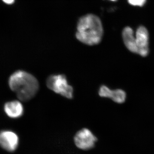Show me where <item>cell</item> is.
Returning <instances> with one entry per match:
<instances>
[{
	"instance_id": "obj_3",
	"label": "cell",
	"mask_w": 154,
	"mask_h": 154,
	"mask_svg": "<svg viewBox=\"0 0 154 154\" xmlns=\"http://www.w3.org/2000/svg\"><path fill=\"white\" fill-rule=\"evenodd\" d=\"M46 86L56 94L72 99L73 97V89L69 85L66 76L62 74L52 75L46 80Z\"/></svg>"
},
{
	"instance_id": "obj_5",
	"label": "cell",
	"mask_w": 154,
	"mask_h": 154,
	"mask_svg": "<svg viewBox=\"0 0 154 154\" xmlns=\"http://www.w3.org/2000/svg\"><path fill=\"white\" fill-rule=\"evenodd\" d=\"M19 144V137L14 131L4 130L0 132V146L5 150L14 152L17 150Z\"/></svg>"
},
{
	"instance_id": "obj_11",
	"label": "cell",
	"mask_w": 154,
	"mask_h": 154,
	"mask_svg": "<svg viewBox=\"0 0 154 154\" xmlns=\"http://www.w3.org/2000/svg\"><path fill=\"white\" fill-rule=\"evenodd\" d=\"M2 1L6 4L11 5L14 2L15 0H2Z\"/></svg>"
},
{
	"instance_id": "obj_2",
	"label": "cell",
	"mask_w": 154,
	"mask_h": 154,
	"mask_svg": "<svg viewBox=\"0 0 154 154\" xmlns=\"http://www.w3.org/2000/svg\"><path fill=\"white\" fill-rule=\"evenodd\" d=\"M9 85L18 99L23 102L33 99L38 93L39 87L38 80L34 76L22 70L17 71L11 75Z\"/></svg>"
},
{
	"instance_id": "obj_7",
	"label": "cell",
	"mask_w": 154,
	"mask_h": 154,
	"mask_svg": "<svg viewBox=\"0 0 154 154\" xmlns=\"http://www.w3.org/2000/svg\"><path fill=\"white\" fill-rule=\"evenodd\" d=\"M99 96L104 98H108L119 104L124 103L126 99L125 92L121 89L112 90L106 86L102 85L99 91Z\"/></svg>"
},
{
	"instance_id": "obj_8",
	"label": "cell",
	"mask_w": 154,
	"mask_h": 154,
	"mask_svg": "<svg viewBox=\"0 0 154 154\" xmlns=\"http://www.w3.org/2000/svg\"><path fill=\"white\" fill-rule=\"evenodd\" d=\"M4 110L7 115L11 118H19L24 113L23 105L18 101L7 102L5 105Z\"/></svg>"
},
{
	"instance_id": "obj_12",
	"label": "cell",
	"mask_w": 154,
	"mask_h": 154,
	"mask_svg": "<svg viewBox=\"0 0 154 154\" xmlns=\"http://www.w3.org/2000/svg\"><path fill=\"white\" fill-rule=\"evenodd\" d=\"M110 1H112V2H115L116 0H110Z\"/></svg>"
},
{
	"instance_id": "obj_9",
	"label": "cell",
	"mask_w": 154,
	"mask_h": 154,
	"mask_svg": "<svg viewBox=\"0 0 154 154\" xmlns=\"http://www.w3.org/2000/svg\"><path fill=\"white\" fill-rule=\"evenodd\" d=\"M122 38L125 46L130 51L134 53L137 54V47L134 36L133 30L129 27H125L122 33Z\"/></svg>"
},
{
	"instance_id": "obj_1",
	"label": "cell",
	"mask_w": 154,
	"mask_h": 154,
	"mask_svg": "<svg viewBox=\"0 0 154 154\" xmlns=\"http://www.w3.org/2000/svg\"><path fill=\"white\" fill-rule=\"evenodd\" d=\"M103 32L100 18L94 14H88L79 19L75 36L83 44L93 46L99 44L102 41Z\"/></svg>"
},
{
	"instance_id": "obj_10",
	"label": "cell",
	"mask_w": 154,
	"mask_h": 154,
	"mask_svg": "<svg viewBox=\"0 0 154 154\" xmlns=\"http://www.w3.org/2000/svg\"><path fill=\"white\" fill-rule=\"evenodd\" d=\"M128 1L131 5L142 7L145 4L146 0H128Z\"/></svg>"
},
{
	"instance_id": "obj_6",
	"label": "cell",
	"mask_w": 154,
	"mask_h": 154,
	"mask_svg": "<svg viewBox=\"0 0 154 154\" xmlns=\"http://www.w3.org/2000/svg\"><path fill=\"white\" fill-rule=\"evenodd\" d=\"M149 38L148 31L145 27L140 26L138 28L135 35L137 54L143 57L149 54Z\"/></svg>"
},
{
	"instance_id": "obj_4",
	"label": "cell",
	"mask_w": 154,
	"mask_h": 154,
	"mask_svg": "<svg viewBox=\"0 0 154 154\" xmlns=\"http://www.w3.org/2000/svg\"><path fill=\"white\" fill-rule=\"evenodd\" d=\"M74 140L79 148L88 150L94 147L97 139L90 130L85 128L77 133Z\"/></svg>"
}]
</instances>
